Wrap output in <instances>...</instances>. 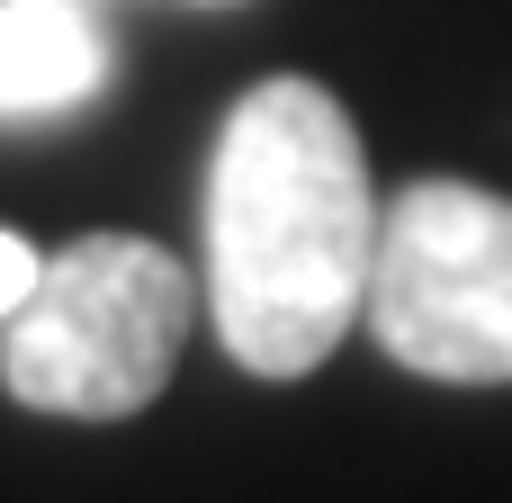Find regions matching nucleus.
Masks as SVG:
<instances>
[{
    "label": "nucleus",
    "instance_id": "1",
    "mask_svg": "<svg viewBox=\"0 0 512 503\" xmlns=\"http://www.w3.org/2000/svg\"><path fill=\"white\" fill-rule=\"evenodd\" d=\"M378 189L360 126L306 72L252 81L207 162V315L252 378H306L369 315Z\"/></svg>",
    "mask_w": 512,
    "mask_h": 503
},
{
    "label": "nucleus",
    "instance_id": "2",
    "mask_svg": "<svg viewBox=\"0 0 512 503\" xmlns=\"http://www.w3.org/2000/svg\"><path fill=\"white\" fill-rule=\"evenodd\" d=\"M198 324V279L144 234H81L45 252L27 306L0 333V387L27 414L126 423L144 414Z\"/></svg>",
    "mask_w": 512,
    "mask_h": 503
},
{
    "label": "nucleus",
    "instance_id": "3",
    "mask_svg": "<svg viewBox=\"0 0 512 503\" xmlns=\"http://www.w3.org/2000/svg\"><path fill=\"white\" fill-rule=\"evenodd\" d=\"M369 333L414 378L512 387V198L477 180L396 189L369 261Z\"/></svg>",
    "mask_w": 512,
    "mask_h": 503
},
{
    "label": "nucleus",
    "instance_id": "4",
    "mask_svg": "<svg viewBox=\"0 0 512 503\" xmlns=\"http://www.w3.org/2000/svg\"><path fill=\"white\" fill-rule=\"evenodd\" d=\"M108 81V36L81 0H0V117L81 108Z\"/></svg>",
    "mask_w": 512,
    "mask_h": 503
},
{
    "label": "nucleus",
    "instance_id": "5",
    "mask_svg": "<svg viewBox=\"0 0 512 503\" xmlns=\"http://www.w3.org/2000/svg\"><path fill=\"white\" fill-rule=\"evenodd\" d=\"M36 270H45V252L27 243V234H0V324L27 306V288H36Z\"/></svg>",
    "mask_w": 512,
    "mask_h": 503
}]
</instances>
